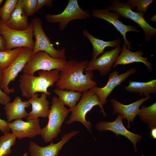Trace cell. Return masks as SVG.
Returning a JSON list of instances; mask_svg holds the SVG:
<instances>
[{"mask_svg":"<svg viewBox=\"0 0 156 156\" xmlns=\"http://www.w3.org/2000/svg\"><path fill=\"white\" fill-rule=\"evenodd\" d=\"M22 3L23 8L28 16L36 13L37 0H22Z\"/></svg>","mask_w":156,"mask_h":156,"instance_id":"30","label":"cell"},{"mask_svg":"<svg viewBox=\"0 0 156 156\" xmlns=\"http://www.w3.org/2000/svg\"><path fill=\"white\" fill-rule=\"evenodd\" d=\"M53 0H37L36 12L44 6L52 7L53 6Z\"/></svg>","mask_w":156,"mask_h":156,"instance_id":"31","label":"cell"},{"mask_svg":"<svg viewBox=\"0 0 156 156\" xmlns=\"http://www.w3.org/2000/svg\"><path fill=\"white\" fill-rule=\"evenodd\" d=\"M2 77V72L0 70V85L1 84Z\"/></svg>","mask_w":156,"mask_h":156,"instance_id":"37","label":"cell"},{"mask_svg":"<svg viewBox=\"0 0 156 156\" xmlns=\"http://www.w3.org/2000/svg\"><path fill=\"white\" fill-rule=\"evenodd\" d=\"M79 133L74 130L64 134L61 140L58 142L54 143L52 142L44 147L40 146L36 143L31 141L29 152L30 156H57L63 146L72 138Z\"/></svg>","mask_w":156,"mask_h":156,"instance_id":"16","label":"cell"},{"mask_svg":"<svg viewBox=\"0 0 156 156\" xmlns=\"http://www.w3.org/2000/svg\"><path fill=\"white\" fill-rule=\"evenodd\" d=\"M59 72L57 70H40L38 76L28 75L23 73L19 80L22 96L29 99L38 92L50 95L51 93L48 91V88L53 86L58 80Z\"/></svg>","mask_w":156,"mask_h":156,"instance_id":"2","label":"cell"},{"mask_svg":"<svg viewBox=\"0 0 156 156\" xmlns=\"http://www.w3.org/2000/svg\"><path fill=\"white\" fill-rule=\"evenodd\" d=\"M121 51L122 52L118 56L113 68H116L119 65H125L135 62H142L146 66L150 72L153 70V64L147 60L148 57L142 56L144 54L143 50L131 51L128 49L127 45L124 43Z\"/></svg>","mask_w":156,"mask_h":156,"instance_id":"18","label":"cell"},{"mask_svg":"<svg viewBox=\"0 0 156 156\" xmlns=\"http://www.w3.org/2000/svg\"><path fill=\"white\" fill-rule=\"evenodd\" d=\"M11 99L10 96L0 88V103L4 105L10 102Z\"/></svg>","mask_w":156,"mask_h":156,"instance_id":"32","label":"cell"},{"mask_svg":"<svg viewBox=\"0 0 156 156\" xmlns=\"http://www.w3.org/2000/svg\"><path fill=\"white\" fill-rule=\"evenodd\" d=\"M151 137L154 139H156V128L151 129Z\"/></svg>","mask_w":156,"mask_h":156,"instance_id":"35","label":"cell"},{"mask_svg":"<svg viewBox=\"0 0 156 156\" xmlns=\"http://www.w3.org/2000/svg\"><path fill=\"white\" fill-rule=\"evenodd\" d=\"M16 138L12 133H4L0 137V156H7L11 153V147L15 144Z\"/></svg>","mask_w":156,"mask_h":156,"instance_id":"27","label":"cell"},{"mask_svg":"<svg viewBox=\"0 0 156 156\" xmlns=\"http://www.w3.org/2000/svg\"><path fill=\"white\" fill-rule=\"evenodd\" d=\"M33 53V50L24 47L12 63L2 71V77L0 88L7 94L15 92L14 88L10 89L9 88V85L15 80L18 73L23 70Z\"/></svg>","mask_w":156,"mask_h":156,"instance_id":"10","label":"cell"},{"mask_svg":"<svg viewBox=\"0 0 156 156\" xmlns=\"http://www.w3.org/2000/svg\"><path fill=\"white\" fill-rule=\"evenodd\" d=\"M66 60L53 58L44 51H38L32 55L23 70L24 73L34 75L38 70L50 71L57 70L60 71L64 69Z\"/></svg>","mask_w":156,"mask_h":156,"instance_id":"6","label":"cell"},{"mask_svg":"<svg viewBox=\"0 0 156 156\" xmlns=\"http://www.w3.org/2000/svg\"><path fill=\"white\" fill-rule=\"evenodd\" d=\"M54 92L58 96L61 102L66 105L69 109L72 108L77 105V102L82 96L81 92L71 90H65L58 88L53 90Z\"/></svg>","mask_w":156,"mask_h":156,"instance_id":"24","label":"cell"},{"mask_svg":"<svg viewBox=\"0 0 156 156\" xmlns=\"http://www.w3.org/2000/svg\"><path fill=\"white\" fill-rule=\"evenodd\" d=\"M22 156H28V153H25Z\"/></svg>","mask_w":156,"mask_h":156,"instance_id":"38","label":"cell"},{"mask_svg":"<svg viewBox=\"0 0 156 156\" xmlns=\"http://www.w3.org/2000/svg\"><path fill=\"white\" fill-rule=\"evenodd\" d=\"M69 112V109L58 97H52L48 122L46 126L42 129L40 134L45 142H52L57 137L61 132L62 124Z\"/></svg>","mask_w":156,"mask_h":156,"instance_id":"3","label":"cell"},{"mask_svg":"<svg viewBox=\"0 0 156 156\" xmlns=\"http://www.w3.org/2000/svg\"><path fill=\"white\" fill-rule=\"evenodd\" d=\"M137 72V68H130L126 72L119 74V72L115 70L109 73V79L107 83L103 87L95 86L91 89L99 97L101 106H103L107 104V99L115 88L120 85L130 75Z\"/></svg>","mask_w":156,"mask_h":156,"instance_id":"12","label":"cell"},{"mask_svg":"<svg viewBox=\"0 0 156 156\" xmlns=\"http://www.w3.org/2000/svg\"><path fill=\"white\" fill-rule=\"evenodd\" d=\"M32 23L35 41L33 54L42 51L48 53L51 57L57 59L66 60V49H56L44 32L41 20L38 17L34 18Z\"/></svg>","mask_w":156,"mask_h":156,"instance_id":"9","label":"cell"},{"mask_svg":"<svg viewBox=\"0 0 156 156\" xmlns=\"http://www.w3.org/2000/svg\"><path fill=\"white\" fill-rule=\"evenodd\" d=\"M151 95L142 97L139 100L128 105H124L115 98L110 100L113 108V114H120L126 118L127 121V126L128 128L131 127L130 122L133 123L135 117L138 115L141 105L147 100L151 98Z\"/></svg>","mask_w":156,"mask_h":156,"instance_id":"17","label":"cell"},{"mask_svg":"<svg viewBox=\"0 0 156 156\" xmlns=\"http://www.w3.org/2000/svg\"><path fill=\"white\" fill-rule=\"evenodd\" d=\"M31 106L28 101H23L20 96H16L12 102L8 103L4 107L7 122H11L14 120L26 118L28 113L25 108Z\"/></svg>","mask_w":156,"mask_h":156,"instance_id":"20","label":"cell"},{"mask_svg":"<svg viewBox=\"0 0 156 156\" xmlns=\"http://www.w3.org/2000/svg\"><path fill=\"white\" fill-rule=\"evenodd\" d=\"M39 118L24 121L22 119L8 122V125L12 133L18 139L26 138H33L41 134L42 129Z\"/></svg>","mask_w":156,"mask_h":156,"instance_id":"15","label":"cell"},{"mask_svg":"<svg viewBox=\"0 0 156 156\" xmlns=\"http://www.w3.org/2000/svg\"><path fill=\"white\" fill-rule=\"evenodd\" d=\"M153 1V0H129L127 2L131 9L137 7L136 12H142L145 14L146 13L148 7Z\"/></svg>","mask_w":156,"mask_h":156,"instance_id":"29","label":"cell"},{"mask_svg":"<svg viewBox=\"0 0 156 156\" xmlns=\"http://www.w3.org/2000/svg\"><path fill=\"white\" fill-rule=\"evenodd\" d=\"M3 0H0V5L3 2Z\"/></svg>","mask_w":156,"mask_h":156,"instance_id":"39","label":"cell"},{"mask_svg":"<svg viewBox=\"0 0 156 156\" xmlns=\"http://www.w3.org/2000/svg\"><path fill=\"white\" fill-rule=\"evenodd\" d=\"M84 36L88 39L93 46V51L91 60H93L104 52L105 49L108 47H116L120 46V39L118 38L113 41H105L96 38L90 34L87 29L84 30L82 32Z\"/></svg>","mask_w":156,"mask_h":156,"instance_id":"22","label":"cell"},{"mask_svg":"<svg viewBox=\"0 0 156 156\" xmlns=\"http://www.w3.org/2000/svg\"><path fill=\"white\" fill-rule=\"evenodd\" d=\"M88 63L87 60L67 61L64 69L59 72V78L56 83L57 88L81 92L96 86L97 82L93 80L92 72L83 73Z\"/></svg>","mask_w":156,"mask_h":156,"instance_id":"1","label":"cell"},{"mask_svg":"<svg viewBox=\"0 0 156 156\" xmlns=\"http://www.w3.org/2000/svg\"><path fill=\"white\" fill-rule=\"evenodd\" d=\"M148 19L150 20V21H152L155 22H156V15H155L152 17L150 18H148Z\"/></svg>","mask_w":156,"mask_h":156,"instance_id":"36","label":"cell"},{"mask_svg":"<svg viewBox=\"0 0 156 156\" xmlns=\"http://www.w3.org/2000/svg\"><path fill=\"white\" fill-rule=\"evenodd\" d=\"M121 51L120 46L111 50L104 52L100 57L88 62L84 71L92 72L97 70L101 76H105L110 73Z\"/></svg>","mask_w":156,"mask_h":156,"instance_id":"14","label":"cell"},{"mask_svg":"<svg viewBox=\"0 0 156 156\" xmlns=\"http://www.w3.org/2000/svg\"><path fill=\"white\" fill-rule=\"evenodd\" d=\"M5 50V41L0 33V51H3Z\"/></svg>","mask_w":156,"mask_h":156,"instance_id":"34","label":"cell"},{"mask_svg":"<svg viewBox=\"0 0 156 156\" xmlns=\"http://www.w3.org/2000/svg\"><path fill=\"white\" fill-rule=\"evenodd\" d=\"M124 89L130 92L138 93L141 96L144 95L147 96L156 93V79L147 82L130 81L129 85L125 86Z\"/></svg>","mask_w":156,"mask_h":156,"instance_id":"23","label":"cell"},{"mask_svg":"<svg viewBox=\"0 0 156 156\" xmlns=\"http://www.w3.org/2000/svg\"><path fill=\"white\" fill-rule=\"evenodd\" d=\"M89 11L81 9L79 6L77 0H69L67 4L61 13L57 14H47L45 18L49 23H58L59 29L64 30L68 23L75 20H85L91 18Z\"/></svg>","mask_w":156,"mask_h":156,"instance_id":"8","label":"cell"},{"mask_svg":"<svg viewBox=\"0 0 156 156\" xmlns=\"http://www.w3.org/2000/svg\"><path fill=\"white\" fill-rule=\"evenodd\" d=\"M8 123L7 121L0 118V130L3 133L9 132L11 130Z\"/></svg>","mask_w":156,"mask_h":156,"instance_id":"33","label":"cell"},{"mask_svg":"<svg viewBox=\"0 0 156 156\" xmlns=\"http://www.w3.org/2000/svg\"><path fill=\"white\" fill-rule=\"evenodd\" d=\"M24 47L0 51V70L8 67L14 61Z\"/></svg>","mask_w":156,"mask_h":156,"instance_id":"26","label":"cell"},{"mask_svg":"<svg viewBox=\"0 0 156 156\" xmlns=\"http://www.w3.org/2000/svg\"><path fill=\"white\" fill-rule=\"evenodd\" d=\"M0 33L5 41L6 50L22 47L33 50L35 41L33 39L34 33L31 22L26 29L18 30L8 27L0 18Z\"/></svg>","mask_w":156,"mask_h":156,"instance_id":"5","label":"cell"},{"mask_svg":"<svg viewBox=\"0 0 156 156\" xmlns=\"http://www.w3.org/2000/svg\"><path fill=\"white\" fill-rule=\"evenodd\" d=\"M110 5L107 8L110 11L116 12L126 19H131L139 25L144 31L145 40L147 42L156 35V29L147 22L144 18V13L142 12L133 11L127 2H121L118 0L110 1Z\"/></svg>","mask_w":156,"mask_h":156,"instance_id":"7","label":"cell"},{"mask_svg":"<svg viewBox=\"0 0 156 156\" xmlns=\"http://www.w3.org/2000/svg\"><path fill=\"white\" fill-rule=\"evenodd\" d=\"M91 15L94 18H99L107 21L112 25L121 34L124 38L125 43L129 50H132V42L128 41L126 37L127 32L133 31L140 33L135 26L127 25L124 24L119 18L120 16L116 12H110L107 7L104 9H96L91 11Z\"/></svg>","mask_w":156,"mask_h":156,"instance_id":"11","label":"cell"},{"mask_svg":"<svg viewBox=\"0 0 156 156\" xmlns=\"http://www.w3.org/2000/svg\"><path fill=\"white\" fill-rule=\"evenodd\" d=\"M28 16L23 8L22 0H18L16 7L9 18L4 23L10 28L18 30H24L29 27Z\"/></svg>","mask_w":156,"mask_h":156,"instance_id":"21","label":"cell"},{"mask_svg":"<svg viewBox=\"0 0 156 156\" xmlns=\"http://www.w3.org/2000/svg\"><path fill=\"white\" fill-rule=\"evenodd\" d=\"M48 96L42 93L40 96L36 93L28 100L32 106V110L28 113L27 120L36 119L40 117L46 118L48 117L50 109L49 102L47 100Z\"/></svg>","mask_w":156,"mask_h":156,"instance_id":"19","label":"cell"},{"mask_svg":"<svg viewBox=\"0 0 156 156\" xmlns=\"http://www.w3.org/2000/svg\"><path fill=\"white\" fill-rule=\"evenodd\" d=\"M18 0H6L0 8V18L5 23L15 9Z\"/></svg>","mask_w":156,"mask_h":156,"instance_id":"28","label":"cell"},{"mask_svg":"<svg viewBox=\"0 0 156 156\" xmlns=\"http://www.w3.org/2000/svg\"><path fill=\"white\" fill-rule=\"evenodd\" d=\"M123 118H124L123 115L118 114L116 118L112 122L100 121L96 124V128L100 132L111 131L117 136L119 135L124 136L133 144L134 151L137 152L138 151L137 144L141 141L142 136L131 132L126 129L123 124Z\"/></svg>","mask_w":156,"mask_h":156,"instance_id":"13","label":"cell"},{"mask_svg":"<svg viewBox=\"0 0 156 156\" xmlns=\"http://www.w3.org/2000/svg\"><path fill=\"white\" fill-rule=\"evenodd\" d=\"M96 105L99 106L101 112L104 116H105L106 114L100 104L98 96L91 89L83 92L81 99L78 104L73 107L69 109L71 114L65 124L70 125L75 122H80L92 133V123L86 120V116L87 114Z\"/></svg>","mask_w":156,"mask_h":156,"instance_id":"4","label":"cell"},{"mask_svg":"<svg viewBox=\"0 0 156 156\" xmlns=\"http://www.w3.org/2000/svg\"><path fill=\"white\" fill-rule=\"evenodd\" d=\"M138 115L150 129L156 128V103L148 107L142 105Z\"/></svg>","mask_w":156,"mask_h":156,"instance_id":"25","label":"cell"}]
</instances>
